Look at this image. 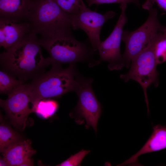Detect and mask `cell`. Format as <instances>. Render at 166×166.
Instances as JSON below:
<instances>
[{
  "instance_id": "6da1fadb",
  "label": "cell",
  "mask_w": 166,
  "mask_h": 166,
  "mask_svg": "<svg viewBox=\"0 0 166 166\" xmlns=\"http://www.w3.org/2000/svg\"><path fill=\"white\" fill-rule=\"evenodd\" d=\"M37 34L31 31L0 55L3 71L17 79L26 81L44 73L51 64L49 57L43 56Z\"/></svg>"
},
{
  "instance_id": "7a4b0ae2",
  "label": "cell",
  "mask_w": 166,
  "mask_h": 166,
  "mask_svg": "<svg viewBox=\"0 0 166 166\" xmlns=\"http://www.w3.org/2000/svg\"><path fill=\"white\" fill-rule=\"evenodd\" d=\"M38 42L48 52L52 66L75 65L79 62H88L90 66L99 64L94 60L95 51L88 38L79 42L72 32L52 37L42 36Z\"/></svg>"
},
{
  "instance_id": "3957f363",
  "label": "cell",
  "mask_w": 166,
  "mask_h": 166,
  "mask_svg": "<svg viewBox=\"0 0 166 166\" xmlns=\"http://www.w3.org/2000/svg\"><path fill=\"white\" fill-rule=\"evenodd\" d=\"M27 21L31 31L42 37H52L72 32L70 14L53 0H34Z\"/></svg>"
},
{
  "instance_id": "277c9868",
  "label": "cell",
  "mask_w": 166,
  "mask_h": 166,
  "mask_svg": "<svg viewBox=\"0 0 166 166\" xmlns=\"http://www.w3.org/2000/svg\"><path fill=\"white\" fill-rule=\"evenodd\" d=\"M78 71L75 65L67 68L52 66L49 71L38 76L28 84L33 112L38 102L42 99L59 98L75 91Z\"/></svg>"
},
{
  "instance_id": "5b68a950",
  "label": "cell",
  "mask_w": 166,
  "mask_h": 166,
  "mask_svg": "<svg viewBox=\"0 0 166 166\" xmlns=\"http://www.w3.org/2000/svg\"><path fill=\"white\" fill-rule=\"evenodd\" d=\"M153 5L144 3L142 7L148 10L149 15L145 22L132 32L123 30L122 40L125 44L123 54L125 66H130L132 60L146 49L161 32L163 26L157 18V11Z\"/></svg>"
},
{
  "instance_id": "8992f818",
  "label": "cell",
  "mask_w": 166,
  "mask_h": 166,
  "mask_svg": "<svg viewBox=\"0 0 166 166\" xmlns=\"http://www.w3.org/2000/svg\"><path fill=\"white\" fill-rule=\"evenodd\" d=\"M155 38L146 49L132 60L128 72L120 75V78L125 82L132 79L141 85L143 90L148 112L149 110L147 89L151 84H153L156 87L159 84V74L156 69L158 64L154 52Z\"/></svg>"
},
{
  "instance_id": "52a82bcc",
  "label": "cell",
  "mask_w": 166,
  "mask_h": 166,
  "mask_svg": "<svg viewBox=\"0 0 166 166\" xmlns=\"http://www.w3.org/2000/svg\"><path fill=\"white\" fill-rule=\"evenodd\" d=\"M92 78L85 77L77 73L75 90L78 98L74 110L76 115L86 121L85 127H92L96 133L98 120L101 113V105L93 91Z\"/></svg>"
},
{
  "instance_id": "ba28073f",
  "label": "cell",
  "mask_w": 166,
  "mask_h": 166,
  "mask_svg": "<svg viewBox=\"0 0 166 166\" xmlns=\"http://www.w3.org/2000/svg\"><path fill=\"white\" fill-rule=\"evenodd\" d=\"M127 4L120 5L121 13L114 29L109 36L101 42L98 50L100 55L99 63L105 61L109 62L108 68L110 70H119L125 66L121 54L120 44L123 28L128 21L125 10Z\"/></svg>"
},
{
  "instance_id": "9c48e42d",
  "label": "cell",
  "mask_w": 166,
  "mask_h": 166,
  "mask_svg": "<svg viewBox=\"0 0 166 166\" xmlns=\"http://www.w3.org/2000/svg\"><path fill=\"white\" fill-rule=\"evenodd\" d=\"M30 92L28 84H25L8 95L5 100L0 99V106L4 110L11 124L17 129L23 131L30 114L33 111L30 107Z\"/></svg>"
},
{
  "instance_id": "30bf717a",
  "label": "cell",
  "mask_w": 166,
  "mask_h": 166,
  "mask_svg": "<svg viewBox=\"0 0 166 166\" xmlns=\"http://www.w3.org/2000/svg\"><path fill=\"white\" fill-rule=\"evenodd\" d=\"M116 14L113 11H109L101 14L91 10L86 6L78 13L71 14L73 29L83 30L87 34L94 50H98L101 43L100 35L103 26Z\"/></svg>"
},
{
  "instance_id": "8fae6325",
  "label": "cell",
  "mask_w": 166,
  "mask_h": 166,
  "mask_svg": "<svg viewBox=\"0 0 166 166\" xmlns=\"http://www.w3.org/2000/svg\"><path fill=\"white\" fill-rule=\"evenodd\" d=\"M30 31L27 21L18 23L0 20V46L7 50Z\"/></svg>"
},
{
  "instance_id": "7c38bea8",
  "label": "cell",
  "mask_w": 166,
  "mask_h": 166,
  "mask_svg": "<svg viewBox=\"0 0 166 166\" xmlns=\"http://www.w3.org/2000/svg\"><path fill=\"white\" fill-rule=\"evenodd\" d=\"M34 0H0V20L15 22L27 21Z\"/></svg>"
},
{
  "instance_id": "4fadbf2b",
  "label": "cell",
  "mask_w": 166,
  "mask_h": 166,
  "mask_svg": "<svg viewBox=\"0 0 166 166\" xmlns=\"http://www.w3.org/2000/svg\"><path fill=\"white\" fill-rule=\"evenodd\" d=\"M153 129L152 135L140 149L119 165H138L139 156L166 148V124L157 125Z\"/></svg>"
},
{
  "instance_id": "5bb4252c",
  "label": "cell",
  "mask_w": 166,
  "mask_h": 166,
  "mask_svg": "<svg viewBox=\"0 0 166 166\" xmlns=\"http://www.w3.org/2000/svg\"><path fill=\"white\" fill-rule=\"evenodd\" d=\"M36 152L29 140L21 141L3 153L9 166H21Z\"/></svg>"
},
{
  "instance_id": "9a60e30c",
  "label": "cell",
  "mask_w": 166,
  "mask_h": 166,
  "mask_svg": "<svg viewBox=\"0 0 166 166\" xmlns=\"http://www.w3.org/2000/svg\"><path fill=\"white\" fill-rule=\"evenodd\" d=\"M0 116V151L4 153L23 139L21 136L14 130Z\"/></svg>"
},
{
  "instance_id": "2e32d148",
  "label": "cell",
  "mask_w": 166,
  "mask_h": 166,
  "mask_svg": "<svg viewBox=\"0 0 166 166\" xmlns=\"http://www.w3.org/2000/svg\"><path fill=\"white\" fill-rule=\"evenodd\" d=\"M24 81L16 78L6 72L0 71V93L8 95L12 93L25 83Z\"/></svg>"
},
{
  "instance_id": "e0dca14e",
  "label": "cell",
  "mask_w": 166,
  "mask_h": 166,
  "mask_svg": "<svg viewBox=\"0 0 166 166\" xmlns=\"http://www.w3.org/2000/svg\"><path fill=\"white\" fill-rule=\"evenodd\" d=\"M154 52L158 65L166 61V37L163 35L161 32L155 39Z\"/></svg>"
},
{
  "instance_id": "ac0fdd59",
  "label": "cell",
  "mask_w": 166,
  "mask_h": 166,
  "mask_svg": "<svg viewBox=\"0 0 166 166\" xmlns=\"http://www.w3.org/2000/svg\"><path fill=\"white\" fill-rule=\"evenodd\" d=\"M58 107V104L56 101L44 99L38 102L34 109V112L49 117L57 111Z\"/></svg>"
},
{
  "instance_id": "d6986e66",
  "label": "cell",
  "mask_w": 166,
  "mask_h": 166,
  "mask_svg": "<svg viewBox=\"0 0 166 166\" xmlns=\"http://www.w3.org/2000/svg\"><path fill=\"white\" fill-rule=\"evenodd\" d=\"M64 11L71 14L79 13L86 6L83 0H53Z\"/></svg>"
},
{
  "instance_id": "ffe728a7",
  "label": "cell",
  "mask_w": 166,
  "mask_h": 166,
  "mask_svg": "<svg viewBox=\"0 0 166 166\" xmlns=\"http://www.w3.org/2000/svg\"><path fill=\"white\" fill-rule=\"evenodd\" d=\"M90 152L89 150H82L74 155H72L67 159L57 166H80L83 159Z\"/></svg>"
},
{
  "instance_id": "44dd1931",
  "label": "cell",
  "mask_w": 166,
  "mask_h": 166,
  "mask_svg": "<svg viewBox=\"0 0 166 166\" xmlns=\"http://www.w3.org/2000/svg\"><path fill=\"white\" fill-rule=\"evenodd\" d=\"M139 0H87L86 2L89 7L93 4L100 5L104 4L116 3L120 5L127 4L132 3L138 6H140Z\"/></svg>"
},
{
  "instance_id": "7402d4cb",
  "label": "cell",
  "mask_w": 166,
  "mask_h": 166,
  "mask_svg": "<svg viewBox=\"0 0 166 166\" xmlns=\"http://www.w3.org/2000/svg\"><path fill=\"white\" fill-rule=\"evenodd\" d=\"M145 3L152 5L156 3L160 8L166 11V0H146Z\"/></svg>"
},
{
  "instance_id": "603a6c76",
  "label": "cell",
  "mask_w": 166,
  "mask_h": 166,
  "mask_svg": "<svg viewBox=\"0 0 166 166\" xmlns=\"http://www.w3.org/2000/svg\"><path fill=\"white\" fill-rule=\"evenodd\" d=\"M0 166H9L8 162L6 158L3 156V157L0 156Z\"/></svg>"
},
{
  "instance_id": "cb8c5ba5",
  "label": "cell",
  "mask_w": 166,
  "mask_h": 166,
  "mask_svg": "<svg viewBox=\"0 0 166 166\" xmlns=\"http://www.w3.org/2000/svg\"><path fill=\"white\" fill-rule=\"evenodd\" d=\"M34 165L33 160L31 158L24 162L21 166H32Z\"/></svg>"
},
{
  "instance_id": "d4e9b609",
  "label": "cell",
  "mask_w": 166,
  "mask_h": 166,
  "mask_svg": "<svg viewBox=\"0 0 166 166\" xmlns=\"http://www.w3.org/2000/svg\"><path fill=\"white\" fill-rule=\"evenodd\" d=\"M163 35L166 37V26H163L161 30Z\"/></svg>"
}]
</instances>
